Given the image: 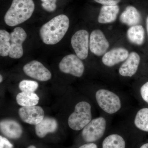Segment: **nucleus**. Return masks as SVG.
Segmentation results:
<instances>
[{"mask_svg": "<svg viewBox=\"0 0 148 148\" xmlns=\"http://www.w3.org/2000/svg\"><path fill=\"white\" fill-rule=\"evenodd\" d=\"M70 20L64 14L55 16L41 27L40 35L45 44L53 45L59 42L69 29Z\"/></svg>", "mask_w": 148, "mask_h": 148, "instance_id": "f257e3e1", "label": "nucleus"}, {"mask_svg": "<svg viewBox=\"0 0 148 148\" xmlns=\"http://www.w3.org/2000/svg\"><path fill=\"white\" fill-rule=\"evenodd\" d=\"M35 10L33 0H13L4 16V21L10 27H14L27 21Z\"/></svg>", "mask_w": 148, "mask_h": 148, "instance_id": "f03ea898", "label": "nucleus"}, {"mask_svg": "<svg viewBox=\"0 0 148 148\" xmlns=\"http://www.w3.org/2000/svg\"><path fill=\"white\" fill-rule=\"evenodd\" d=\"M91 106L82 101L76 105L75 111L69 116L68 124L70 128L76 131L84 128L91 121Z\"/></svg>", "mask_w": 148, "mask_h": 148, "instance_id": "7ed1b4c3", "label": "nucleus"}, {"mask_svg": "<svg viewBox=\"0 0 148 148\" xmlns=\"http://www.w3.org/2000/svg\"><path fill=\"white\" fill-rule=\"evenodd\" d=\"M95 98L100 108L107 113H115L121 108L119 97L110 90L104 89L98 90L95 94Z\"/></svg>", "mask_w": 148, "mask_h": 148, "instance_id": "20e7f679", "label": "nucleus"}, {"mask_svg": "<svg viewBox=\"0 0 148 148\" xmlns=\"http://www.w3.org/2000/svg\"><path fill=\"white\" fill-rule=\"evenodd\" d=\"M106 121L103 117H99L91 120L83 128L82 136L87 143H92L99 140L105 133Z\"/></svg>", "mask_w": 148, "mask_h": 148, "instance_id": "39448f33", "label": "nucleus"}, {"mask_svg": "<svg viewBox=\"0 0 148 148\" xmlns=\"http://www.w3.org/2000/svg\"><path fill=\"white\" fill-rule=\"evenodd\" d=\"M59 68L64 73L79 77L82 75L84 71V65L81 59L73 54L65 56L59 63Z\"/></svg>", "mask_w": 148, "mask_h": 148, "instance_id": "423d86ee", "label": "nucleus"}, {"mask_svg": "<svg viewBox=\"0 0 148 148\" xmlns=\"http://www.w3.org/2000/svg\"><path fill=\"white\" fill-rule=\"evenodd\" d=\"M71 44L76 54L81 60L86 59L89 48V36L88 32L80 30L72 36Z\"/></svg>", "mask_w": 148, "mask_h": 148, "instance_id": "0eeeda50", "label": "nucleus"}, {"mask_svg": "<svg viewBox=\"0 0 148 148\" xmlns=\"http://www.w3.org/2000/svg\"><path fill=\"white\" fill-rule=\"evenodd\" d=\"M10 36L11 49L9 56L14 59L21 58L24 53L22 44L27 38V33L21 27H17Z\"/></svg>", "mask_w": 148, "mask_h": 148, "instance_id": "6e6552de", "label": "nucleus"}, {"mask_svg": "<svg viewBox=\"0 0 148 148\" xmlns=\"http://www.w3.org/2000/svg\"><path fill=\"white\" fill-rule=\"evenodd\" d=\"M23 71L28 76L40 81H47L51 78L49 70L39 61L35 60L24 65Z\"/></svg>", "mask_w": 148, "mask_h": 148, "instance_id": "1a4fd4ad", "label": "nucleus"}, {"mask_svg": "<svg viewBox=\"0 0 148 148\" xmlns=\"http://www.w3.org/2000/svg\"><path fill=\"white\" fill-rule=\"evenodd\" d=\"M110 44L103 32L96 29L91 32L89 37V49L92 53L101 56L106 53Z\"/></svg>", "mask_w": 148, "mask_h": 148, "instance_id": "9d476101", "label": "nucleus"}, {"mask_svg": "<svg viewBox=\"0 0 148 148\" xmlns=\"http://www.w3.org/2000/svg\"><path fill=\"white\" fill-rule=\"evenodd\" d=\"M18 114L24 122L36 125L44 118V111L40 106L22 107L18 110Z\"/></svg>", "mask_w": 148, "mask_h": 148, "instance_id": "9b49d317", "label": "nucleus"}, {"mask_svg": "<svg viewBox=\"0 0 148 148\" xmlns=\"http://www.w3.org/2000/svg\"><path fill=\"white\" fill-rule=\"evenodd\" d=\"M129 55L128 51L124 48L113 49L103 56L102 61L104 65L112 67L120 62L125 61Z\"/></svg>", "mask_w": 148, "mask_h": 148, "instance_id": "f8f14e48", "label": "nucleus"}, {"mask_svg": "<svg viewBox=\"0 0 148 148\" xmlns=\"http://www.w3.org/2000/svg\"><path fill=\"white\" fill-rule=\"evenodd\" d=\"M140 61V56L135 52L130 53L128 57L125 60L119 69V73L123 77H132L137 71Z\"/></svg>", "mask_w": 148, "mask_h": 148, "instance_id": "ddd939ff", "label": "nucleus"}, {"mask_svg": "<svg viewBox=\"0 0 148 148\" xmlns=\"http://www.w3.org/2000/svg\"><path fill=\"white\" fill-rule=\"evenodd\" d=\"M0 128L2 133L10 139H18L22 134L21 125L14 120L5 119L2 121L0 123Z\"/></svg>", "mask_w": 148, "mask_h": 148, "instance_id": "4468645a", "label": "nucleus"}, {"mask_svg": "<svg viewBox=\"0 0 148 148\" xmlns=\"http://www.w3.org/2000/svg\"><path fill=\"white\" fill-rule=\"evenodd\" d=\"M58 124L56 120L52 118H44L40 123L35 126V131L40 138L45 137L48 133H53L57 130Z\"/></svg>", "mask_w": 148, "mask_h": 148, "instance_id": "2eb2a0df", "label": "nucleus"}, {"mask_svg": "<svg viewBox=\"0 0 148 148\" xmlns=\"http://www.w3.org/2000/svg\"><path fill=\"white\" fill-rule=\"evenodd\" d=\"M119 10V6L117 5H103L98 16V22L101 24H108L114 22L116 20Z\"/></svg>", "mask_w": 148, "mask_h": 148, "instance_id": "dca6fc26", "label": "nucleus"}, {"mask_svg": "<svg viewBox=\"0 0 148 148\" xmlns=\"http://www.w3.org/2000/svg\"><path fill=\"white\" fill-rule=\"evenodd\" d=\"M120 20L127 26H135L141 21V14L135 7L128 6L122 13L120 16Z\"/></svg>", "mask_w": 148, "mask_h": 148, "instance_id": "f3484780", "label": "nucleus"}, {"mask_svg": "<svg viewBox=\"0 0 148 148\" xmlns=\"http://www.w3.org/2000/svg\"><path fill=\"white\" fill-rule=\"evenodd\" d=\"M127 36L128 40L132 43L141 45L144 42L145 32L142 25H137L131 27L127 30Z\"/></svg>", "mask_w": 148, "mask_h": 148, "instance_id": "a211bd4d", "label": "nucleus"}, {"mask_svg": "<svg viewBox=\"0 0 148 148\" xmlns=\"http://www.w3.org/2000/svg\"><path fill=\"white\" fill-rule=\"evenodd\" d=\"M39 100V97L34 92H21L16 96L17 104L22 107L36 106Z\"/></svg>", "mask_w": 148, "mask_h": 148, "instance_id": "6ab92c4d", "label": "nucleus"}, {"mask_svg": "<svg viewBox=\"0 0 148 148\" xmlns=\"http://www.w3.org/2000/svg\"><path fill=\"white\" fill-rule=\"evenodd\" d=\"M103 148H125V143L122 137L117 134H112L105 138Z\"/></svg>", "mask_w": 148, "mask_h": 148, "instance_id": "aec40b11", "label": "nucleus"}, {"mask_svg": "<svg viewBox=\"0 0 148 148\" xmlns=\"http://www.w3.org/2000/svg\"><path fill=\"white\" fill-rule=\"evenodd\" d=\"M134 123L138 129L148 132V108L140 109L136 114Z\"/></svg>", "mask_w": 148, "mask_h": 148, "instance_id": "412c9836", "label": "nucleus"}, {"mask_svg": "<svg viewBox=\"0 0 148 148\" xmlns=\"http://www.w3.org/2000/svg\"><path fill=\"white\" fill-rule=\"evenodd\" d=\"M10 34L5 30H0V55L3 57L9 56L11 49Z\"/></svg>", "mask_w": 148, "mask_h": 148, "instance_id": "4be33fe9", "label": "nucleus"}, {"mask_svg": "<svg viewBox=\"0 0 148 148\" xmlns=\"http://www.w3.org/2000/svg\"><path fill=\"white\" fill-rule=\"evenodd\" d=\"M18 87L21 92H34L38 87V84L34 81L23 80L19 83Z\"/></svg>", "mask_w": 148, "mask_h": 148, "instance_id": "5701e85b", "label": "nucleus"}, {"mask_svg": "<svg viewBox=\"0 0 148 148\" xmlns=\"http://www.w3.org/2000/svg\"><path fill=\"white\" fill-rule=\"evenodd\" d=\"M56 1L57 0H41L42 2V6L47 11L52 12L56 8Z\"/></svg>", "mask_w": 148, "mask_h": 148, "instance_id": "b1692460", "label": "nucleus"}, {"mask_svg": "<svg viewBox=\"0 0 148 148\" xmlns=\"http://www.w3.org/2000/svg\"><path fill=\"white\" fill-rule=\"evenodd\" d=\"M140 94L143 100L148 104V81L142 86Z\"/></svg>", "mask_w": 148, "mask_h": 148, "instance_id": "393cba45", "label": "nucleus"}, {"mask_svg": "<svg viewBox=\"0 0 148 148\" xmlns=\"http://www.w3.org/2000/svg\"><path fill=\"white\" fill-rule=\"evenodd\" d=\"M96 3L103 5H116L121 0H94Z\"/></svg>", "mask_w": 148, "mask_h": 148, "instance_id": "a878e982", "label": "nucleus"}, {"mask_svg": "<svg viewBox=\"0 0 148 148\" xmlns=\"http://www.w3.org/2000/svg\"><path fill=\"white\" fill-rule=\"evenodd\" d=\"M13 145L6 138L0 136V148H12Z\"/></svg>", "mask_w": 148, "mask_h": 148, "instance_id": "bb28decb", "label": "nucleus"}, {"mask_svg": "<svg viewBox=\"0 0 148 148\" xmlns=\"http://www.w3.org/2000/svg\"><path fill=\"white\" fill-rule=\"evenodd\" d=\"M79 148H98V147L94 143H89L83 145Z\"/></svg>", "mask_w": 148, "mask_h": 148, "instance_id": "cd10ccee", "label": "nucleus"}, {"mask_svg": "<svg viewBox=\"0 0 148 148\" xmlns=\"http://www.w3.org/2000/svg\"><path fill=\"white\" fill-rule=\"evenodd\" d=\"M140 148H148V143L144 144L140 147Z\"/></svg>", "mask_w": 148, "mask_h": 148, "instance_id": "c85d7f7f", "label": "nucleus"}, {"mask_svg": "<svg viewBox=\"0 0 148 148\" xmlns=\"http://www.w3.org/2000/svg\"><path fill=\"white\" fill-rule=\"evenodd\" d=\"M146 26H147V31L148 34V16L147 17V19H146Z\"/></svg>", "mask_w": 148, "mask_h": 148, "instance_id": "c756f323", "label": "nucleus"}, {"mask_svg": "<svg viewBox=\"0 0 148 148\" xmlns=\"http://www.w3.org/2000/svg\"><path fill=\"white\" fill-rule=\"evenodd\" d=\"M3 81V77L1 75H0V82L1 83Z\"/></svg>", "mask_w": 148, "mask_h": 148, "instance_id": "7c9ffc66", "label": "nucleus"}, {"mask_svg": "<svg viewBox=\"0 0 148 148\" xmlns=\"http://www.w3.org/2000/svg\"><path fill=\"white\" fill-rule=\"evenodd\" d=\"M28 148H36V147H35L34 146L31 145V146H29V147H28Z\"/></svg>", "mask_w": 148, "mask_h": 148, "instance_id": "2f4dec72", "label": "nucleus"}]
</instances>
